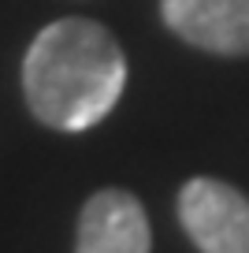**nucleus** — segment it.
I'll return each mask as SVG.
<instances>
[{
  "label": "nucleus",
  "mask_w": 249,
  "mask_h": 253,
  "mask_svg": "<svg viewBox=\"0 0 249 253\" xmlns=\"http://www.w3.org/2000/svg\"><path fill=\"white\" fill-rule=\"evenodd\" d=\"M164 26L216 56H249V0H160Z\"/></svg>",
  "instance_id": "nucleus-3"
},
{
  "label": "nucleus",
  "mask_w": 249,
  "mask_h": 253,
  "mask_svg": "<svg viewBox=\"0 0 249 253\" xmlns=\"http://www.w3.org/2000/svg\"><path fill=\"white\" fill-rule=\"evenodd\" d=\"M179 223L205 253H249V198L219 179L197 175L179 190Z\"/></svg>",
  "instance_id": "nucleus-2"
},
{
  "label": "nucleus",
  "mask_w": 249,
  "mask_h": 253,
  "mask_svg": "<svg viewBox=\"0 0 249 253\" xmlns=\"http://www.w3.org/2000/svg\"><path fill=\"white\" fill-rule=\"evenodd\" d=\"M78 253H145L153 250V231L141 201L126 190H101L78 216Z\"/></svg>",
  "instance_id": "nucleus-4"
},
{
  "label": "nucleus",
  "mask_w": 249,
  "mask_h": 253,
  "mask_svg": "<svg viewBox=\"0 0 249 253\" xmlns=\"http://www.w3.org/2000/svg\"><path fill=\"white\" fill-rule=\"evenodd\" d=\"M126 60L108 26L56 19L23 56V97L52 130H89L119 104Z\"/></svg>",
  "instance_id": "nucleus-1"
}]
</instances>
